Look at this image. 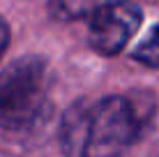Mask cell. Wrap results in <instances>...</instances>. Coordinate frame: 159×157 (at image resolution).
Returning <instances> with one entry per match:
<instances>
[{
  "instance_id": "cell-1",
  "label": "cell",
  "mask_w": 159,
  "mask_h": 157,
  "mask_svg": "<svg viewBox=\"0 0 159 157\" xmlns=\"http://www.w3.org/2000/svg\"><path fill=\"white\" fill-rule=\"evenodd\" d=\"M143 125L145 111L131 97L76 102L60 122V148L65 157H122L139 141Z\"/></svg>"
},
{
  "instance_id": "cell-2",
  "label": "cell",
  "mask_w": 159,
  "mask_h": 157,
  "mask_svg": "<svg viewBox=\"0 0 159 157\" xmlns=\"http://www.w3.org/2000/svg\"><path fill=\"white\" fill-rule=\"evenodd\" d=\"M48 69L37 56H21L0 72V129H28L44 116Z\"/></svg>"
},
{
  "instance_id": "cell-3",
  "label": "cell",
  "mask_w": 159,
  "mask_h": 157,
  "mask_svg": "<svg viewBox=\"0 0 159 157\" xmlns=\"http://www.w3.org/2000/svg\"><path fill=\"white\" fill-rule=\"evenodd\" d=\"M143 14L129 0H111L92 9L88 23V42L102 56H116L139 30Z\"/></svg>"
},
{
  "instance_id": "cell-4",
  "label": "cell",
  "mask_w": 159,
  "mask_h": 157,
  "mask_svg": "<svg viewBox=\"0 0 159 157\" xmlns=\"http://www.w3.org/2000/svg\"><path fill=\"white\" fill-rule=\"evenodd\" d=\"M134 60L143 62L148 67L159 69V25H155V28L139 42V46L134 48Z\"/></svg>"
},
{
  "instance_id": "cell-5",
  "label": "cell",
  "mask_w": 159,
  "mask_h": 157,
  "mask_svg": "<svg viewBox=\"0 0 159 157\" xmlns=\"http://www.w3.org/2000/svg\"><path fill=\"white\" fill-rule=\"evenodd\" d=\"M7 44H9V28H7V23L0 19V56L5 53Z\"/></svg>"
}]
</instances>
